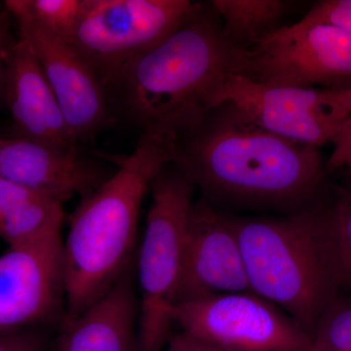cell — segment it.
Returning a JSON list of instances; mask_svg holds the SVG:
<instances>
[{"mask_svg": "<svg viewBox=\"0 0 351 351\" xmlns=\"http://www.w3.org/2000/svg\"><path fill=\"white\" fill-rule=\"evenodd\" d=\"M173 162L210 203L294 212L313 204L326 176L317 147L267 130L230 101L177 135Z\"/></svg>", "mask_w": 351, "mask_h": 351, "instance_id": "1", "label": "cell"}, {"mask_svg": "<svg viewBox=\"0 0 351 351\" xmlns=\"http://www.w3.org/2000/svg\"><path fill=\"white\" fill-rule=\"evenodd\" d=\"M248 55L226 39L221 21L199 8L160 43L138 56L108 89L112 108L143 131L179 135L225 103L228 83L248 75Z\"/></svg>", "mask_w": 351, "mask_h": 351, "instance_id": "2", "label": "cell"}, {"mask_svg": "<svg viewBox=\"0 0 351 351\" xmlns=\"http://www.w3.org/2000/svg\"><path fill=\"white\" fill-rule=\"evenodd\" d=\"M174 132H142L132 154L69 216L63 244L66 309L73 320L97 304L135 263L138 216L152 179L175 158Z\"/></svg>", "mask_w": 351, "mask_h": 351, "instance_id": "3", "label": "cell"}, {"mask_svg": "<svg viewBox=\"0 0 351 351\" xmlns=\"http://www.w3.org/2000/svg\"><path fill=\"white\" fill-rule=\"evenodd\" d=\"M230 219L252 292L282 308L313 338L343 288L332 202H314L283 218Z\"/></svg>", "mask_w": 351, "mask_h": 351, "instance_id": "4", "label": "cell"}, {"mask_svg": "<svg viewBox=\"0 0 351 351\" xmlns=\"http://www.w3.org/2000/svg\"><path fill=\"white\" fill-rule=\"evenodd\" d=\"M195 189L173 161L149 186L152 205L135 263L138 351H164L173 335L171 311L181 276L184 232Z\"/></svg>", "mask_w": 351, "mask_h": 351, "instance_id": "5", "label": "cell"}, {"mask_svg": "<svg viewBox=\"0 0 351 351\" xmlns=\"http://www.w3.org/2000/svg\"><path fill=\"white\" fill-rule=\"evenodd\" d=\"M189 0H82L69 45L107 90L138 56L199 8Z\"/></svg>", "mask_w": 351, "mask_h": 351, "instance_id": "6", "label": "cell"}, {"mask_svg": "<svg viewBox=\"0 0 351 351\" xmlns=\"http://www.w3.org/2000/svg\"><path fill=\"white\" fill-rule=\"evenodd\" d=\"M181 331L230 351H318L285 311L254 293H230L178 304Z\"/></svg>", "mask_w": 351, "mask_h": 351, "instance_id": "7", "label": "cell"}, {"mask_svg": "<svg viewBox=\"0 0 351 351\" xmlns=\"http://www.w3.org/2000/svg\"><path fill=\"white\" fill-rule=\"evenodd\" d=\"M246 77L272 87H351V32L301 20L265 36L247 52Z\"/></svg>", "mask_w": 351, "mask_h": 351, "instance_id": "8", "label": "cell"}, {"mask_svg": "<svg viewBox=\"0 0 351 351\" xmlns=\"http://www.w3.org/2000/svg\"><path fill=\"white\" fill-rule=\"evenodd\" d=\"M345 89L267 86L237 75L226 87L225 101L267 130L318 149L332 144L351 114Z\"/></svg>", "mask_w": 351, "mask_h": 351, "instance_id": "9", "label": "cell"}, {"mask_svg": "<svg viewBox=\"0 0 351 351\" xmlns=\"http://www.w3.org/2000/svg\"><path fill=\"white\" fill-rule=\"evenodd\" d=\"M63 244L60 233L0 256V332L64 319Z\"/></svg>", "mask_w": 351, "mask_h": 351, "instance_id": "10", "label": "cell"}, {"mask_svg": "<svg viewBox=\"0 0 351 351\" xmlns=\"http://www.w3.org/2000/svg\"><path fill=\"white\" fill-rule=\"evenodd\" d=\"M6 10L29 34L34 52L76 144L91 140L113 121L107 90L89 64L68 43L51 36L29 17L23 0L5 1Z\"/></svg>", "mask_w": 351, "mask_h": 351, "instance_id": "11", "label": "cell"}, {"mask_svg": "<svg viewBox=\"0 0 351 351\" xmlns=\"http://www.w3.org/2000/svg\"><path fill=\"white\" fill-rule=\"evenodd\" d=\"M247 292L253 293L230 216L201 198L193 202L186 221L175 306Z\"/></svg>", "mask_w": 351, "mask_h": 351, "instance_id": "12", "label": "cell"}, {"mask_svg": "<svg viewBox=\"0 0 351 351\" xmlns=\"http://www.w3.org/2000/svg\"><path fill=\"white\" fill-rule=\"evenodd\" d=\"M110 174L78 149H62L27 138L0 137V178L64 203L84 197Z\"/></svg>", "mask_w": 351, "mask_h": 351, "instance_id": "13", "label": "cell"}, {"mask_svg": "<svg viewBox=\"0 0 351 351\" xmlns=\"http://www.w3.org/2000/svg\"><path fill=\"white\" fill-rule=\"evenodd\" d=\"M5 104L12 117L13 137L62 149H76L63 113L31 39L18 24V38L7 69Z\"/></svg>", "mask_w": 351, "mask_h": 351, "instance_id": "14", "label": "cell"}, {"mask_svg": "<svg viewBox=\"0 0 351 351\" xmlns=\"http://www.w3.org/2000/svg\"><path fill=\"white\" fill-rule=\"evenodd\" d=\"M135 263L103 299L63 319L46 351H138Z\"/></svg>", "mask_w": 351, "mask_h": 351, "instance_id": "15", "label": "cell"}, {"mask_svg": "<svg viewBox=\"0 0 351 351\" xmlns=\"http://www.w3.org/2000/svg\"><path fill=\"white\" fill-rule=\"evenodd\" d=\"M63 206L45 193L0 178V239L18 247L60 234Z\"/></svg>", "mask_w": 351, "mask_h": 351, "instance_id": "16", "label": "cell"}, {"mask_svg": "<svg viewBox=\"0 0 351 351\" xmlns=\"http://www.w3.org/2000/svg\"><path fill=\"white\" fill-rule=\"evenodd\" d=\"M209 5L221 21L226 39L248 52L280 29L287 3L280 0H214Z\"/></svg>", "mask_w": 351, "mask_h": 351, "instance_id": "17", "label": "cell"}, {"mask_svg": "<svg viewBox=\"0 0 351 351\" xmlns=\"http://www.w3.org/2000/svg\"><path fill=\"white\" fill-rule=\"evenodd\" d=\"M29 17L64 43L71 44L82 14V0H23Z\"/></svg>", "mask_w": 351, "mask_h": 351, "instance_id": "18", "label": "cell"}, {"mask_svg": "<svg viewBox=\"0 0 351 351\" xmlns=\"http://www.w3.org/2000/svg\"><path fill=\"white\" fill-rule=\"evenodd\" d=\"M313 339L318 351H351V300H334L318 321Z\"/></svg>", "mask_w": 351, "mask_h": 351, "instance_id": "19", "label": "cell"}, {"mask_svg": "<svg viewBox=\"0 0 351 351\" xmlns=\"http://www.w3.org/2000/svg\"><path fill=\"white\" fill-rule=\"evenodd\" d=\"M332 207V232L341 283L343 288H351V179L336 189Z\"/></svg>", "mask_w": 351, "mask_h": 351, "instance_id": "20", "label": "cell"}, {"mask_svg": "<svg viewBox=\"0 0 351 351\" xmlns=\"http://www.w3.org/2000/svg\"><path fill=\"white\" fill-rule=\"evenodd\" d=\"M49 327H32L0 332V351H46L51 343Z\"/></svg>", "mask_w": 351, "mask_h": 351, "instance_id": "21", "label": "cell"}, {"mask_svg": "<svg viewBox=\"0 0 351 351\" xmlns=\"http://www.w3.org/2000/svg\"><path fill=\"white\" fill-rule=\"evenodd\" d=\"M302 20L335 25L351 32V0H323L313 5Z\"/></svg>", "mask_w": 351, "mask_h": 351, "instance_id": "22", "label": "cell"}, {"mask_svg": "<svg viewBox=\"0 0 351 351\" xmlns=\"http://www.w3.org/2000/svg\"><path fill=\"white\" fill-rule=\"evenodd\" d=\"M16 40L11 31V14L0 9V105L5 104L7 69Z\"/></svg>", "mask_w": 351, "mask_h": 351, "instance_id": "23", "label": "cell"}, {"mask_svg": "<svg viewBox=\"0 0 351 351\" xmlns=\"http://www.w3.org/2000/svg\"><path fill=\"white\" fill-rule=\"evenodd\" d=\"M332 154L325 163V175L330 174L341 167H346L351 159V114L343 121L337 134Z\"/></svg>", "mask_w": 351, "mask_h": 351, "instance_id": "24", "label": "cell"}, {"mask_svg": "<svg viewBox=\"0 0 351 351\" xmlns=\"http://www.w3.org/2000/svg\"><path fill=\"white\" fill-rule=\"evenodd\" d=\"M164 351H230L195 338L184 332L173 334Z\"/></svg>", "mask_w": 351, "mask_h": 351, "instance_id": "25", "label": "cell"}, {"mask_svg": "<svg viewBox=\"0 0 351 351\" xmlns=\"http://www.w3.org/2000/svg\"><path fill=\"white\" fill-rule=\"evenodd\" d=\"M346 167L348 168V175L351 176V159L348 161V164H346Z\"/></svg>", "mask_w": 351, "mask_h": 351, "instance_id": "26", "label": "cell"}]
</instances>
